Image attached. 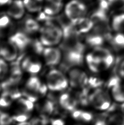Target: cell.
<instances>
[{"mask_svg": "<svg viewBox=\"0 0 124 125\" xmlns=\"http://www.w3.org/2000/svg\"><path fill=\"white\" fill-rule=\"evenodd\" d=\"M47 22L41 30V42L44 46L56 45L63 37L62 30L49 21Z\"/></svg>", "mask_w": 124, "mask_h": 125, "instance_id": "obj_1", "label": "cell"}, {"mask_svg": "<svg viewBox=\"0 0 124 125\" xmlns=\"http://www.w3.org/2000/svg\"><path fill=\"white\" fill-rule=\"evenodd\" d=\"M86 7L84 4L77 0L69 2L65 8V13L67 17L74 25H76L78 21L86 13Z\"/></svg>", "mask_w": 124, "mask_h": 125, "instance_id": "obj_2", "label": "cell"}, {"mask_svg": "<svg viewBox=\"0 0 124 125\" xmlns=\"http://www.w3.org/2000/svg\"><path fill=\"white\" fill-rule=\"evenodd\" d=\"M49 89L53 91H61L67 87L68 81L61 71L52 70L46 77Z\"/></svg>", "mask_w": 124, "mask_h": 125, "instance_id": "obj_3", "label": "cell"}, {"mask_svg": "<svg viewBox=\"0 0 124 125\" xmlns=\"http://www.w3.org/2000/svg\"><path fill=\"white\" fill-rule=\"evenodd\" d=\"M90 101L95 108L99 110H105L110 106V99L107 92L98 90L90 96Z\"/></svg>", "mask_w": 124, "mask_h": 125, "instance_id": "obj_4", "label": "cell"}, {"mask_svg": "<svg viewBox=\"0 0 124 125\" xmlns=\"http://www.w3.org/2000/svg\"><path fill=\"white\" fill-rule=\"evenodd\" d=\"M68 76L70 83L72 87H83L88 83L87 75L80 69H72L69 71Z\"/></svg>", "mask_w": 124, "mask_h": 125, "instance_id": "obj_5", "label": "cell"}, {"mask_svg": "<svg viewBox=\"0 0 124 125\" xmlns=\"http://www.w3.org/2000/svg\"><path fill=\"white\" fill-rule=\"evenodd\" d=\"M64 52V62L66 66H74L81 65L83 62V51L68 50Z\"/></svg>", "mask_w": 124, "mask_h": 125, "instance_id": "obj_6", "label": "cell"}, {"mask_svg": "<svg viewBox=\"0 0 124 125\" xmlns=\"http://www.w3.org/2000/svg\"><path fill=\"white\" fill-rule=\"evenodd\" d=\"M18 48L15 44L9 41L0 46V56L6 61L12 62L17 58Z\"/></svg>", "mask_w": 124, "mask_h": 125, "instance_id": "obj_7", "label": "cell"}, {"mask_svg": "<svg viewBox=\"0 0 124 125\" xmlns=\"http://www.w3.org/2000/svg\"><path fill=\"white\" fill-rule=\"evenodd\" d=\"M43 53L44 59L48 65H56L60 62L61 54L60 51L59 49L46 48L44 49Z\"/></svg>", "mask_w": 124, "mask_h": 125, "instance_id": "obj_8", "label": "cell"}, {"mask_svg": "<svg viewBox=\"0 0 124 125\" xmlns=\"http://www.w3.org/2000/svg\"><path fill=\"white\" fill-rule=\"evenodd\" d=\"M9 41L12 42L20 50H24L31 43V40L23 32H17L9 38Z\"/></svg>", "mask_w": 124, "mask_h": 125, "instance_id": "obj_9", "label": "cell"}, {"mask_svg": "<svg viewBox=\"0 0 124 125\" xmlns=\"http://www.w3.org/2000/svg\"><path fill=\"white\" fill-rule=\"evenodd\" d=\"M24 12L25 6L24 2L21 0H15L10 6L8 13L10 17L15 19H20L23 16Z\"/></svg>", "mask_w": 124, "mask_h": 125, "instance_id": "obj_10", "label": "cell"}, {"mask_svg": "<svg viewBox=\"0 0 124 125\" xmlns=\"http://www.w3.org/2000/svg\"><path fill=\"white\" fill-rule=\"evenodd\" d=\"M59 103L61 106L64 109L72 111L76 108L77 101L74 98L71 97L68 94L64 93L60 97Z\"/></svg>", "mask_w": 124, "mask_h": 125, "instance_id": "obj_11", "label": "cell"}, {"mask_svg": "<svg viewBox=\"0 0 124 125\" xmlns=\"http://www.w3.org/2000/svg\"><path fill=\"white\" fill-rule=\"evenodd\" d=\"M77 29L80 33H86L92 29L94 23L91 19L82 18L78 21Z\"/></svg>", "mask_w": 124, "mask_h": 125, "instance_id": "obj_12", "label": "cell"}, {"mask_svg": "<svg viewBox=\"0 0 124 125\" xmlns=\"http://www.w3.org/2000/svg\"><path fill=\"white\" fill-rule=\"evenodd\" d=\"M105 39V38L102 36L92 32L86 37V41L90 46L96 47L102 45Z\"/></svg>", "mask_w": 124, "mask_h": 125, "instance_id": "obj_13", "label": "cell"}, {"mask_svg": "<svg viewBox=\"0 0 124 125\" xmlns=\"http://www.w3.org/2000/svg\"><path fill=\"white\" fill-rule=\"evenodd\" d=\"M62 4L61 3V2L53 0L44 8L45 14L48 15H53L56 14L60 11L61 9L62 8Z\"/></svg>", "mask_w": 124, "mask_h": 125, "instance_id": "obj_14", "label": "cell"}, {"mask_svg": "<svg viewBox=\"0 0 124 125\" xmlns=\"http://www.w3.org/2000/svg\"><path fill=\"white\" fill-rule=\"evenodd\" d=\"M43 0H24V4L27 10L31 12H36L41 10Z\"/></svg>", "mask_w": 124, "mask_h": 125, "instance_id": "obj_15", "label": "cell"}, {"mask_svg": "<svg viewBox=\"0 0 124 125\" xmlns=\"http://www.w3.org/2000/svg\"><path fill=\"white\" fill-rule=\"evenodd\" d=\"M42 84L38 78L34 76L28 80L26 82V86L28 90L35 93H38Z\"/></svg>", "mask_w": 124, "mask_h": 125, "instance_id": "obj_16", "label": "cell"}, {"mask_svg": "<svg viewBox=\"0 0 124 125\" xmlns=\"http://www.w3.org/2000/svg\"><path fill=\"white\" fill-rule=\"evenodd\" d=\"M112 94L115 100L118 102H124V87L120 84L112 88Z\"/></svg>", "mask_w": 124, "mask_h": 125, "instance_id": "obj_17", "label": "cell"}, {"mask_svg": "<svg viewBox=\"0 0 124 125\" xmlns=\"http://www.w3.org/2000/svg\"><path fill=\"white\" fill-rule=\"evenodd\" d=\"M112 27L115 31H120L124 29V13L114 17L112 21Z\"/></svg>", "mask_w": 124, "mask_h": 125, "instance_id": "obj_18", "label": "cell"}, {"mask_svg": "<svg viewBox=\"0 0 124 125\" xmlns=\"http://www.w3.org/2000/svg\"><path fill=\"white\" fill-rule=\"evenodd\" d=\"M39 25L37 21L32 19H28L25 21V29L27 32L32 33L39 29Z\"/></svg>", "mask_w": 124, "mask_h": 125, "instance_id": "obj_19", "label": "cell"}, {"mask_svg": "<svg viewBox=\"0 0 124 125\" xmlns=\"http://www.w3.org/2000/svg\"><path fill=\"white\" fill-rule=\"evenodd\" d=\"M109 122L113 125H124V114L117 113L109 118Z\"/></svg>", "mask_w": 124, "mask_h": 125, "instance_id": "obj_20", "label": "cell"}, {"mask_svg": "<svg viewBox=\"0 0 124 125\" xmlns=\"http://www.w3.org/2000/svg\"><path fill=\"white\" fill-rule=\"evenodd\" d=\"M42 65L40 62H34L31 61L26 68V71L32 74H35L40 71Z\"/></svg>", "mask_w": 124, "mask_h": 125, "instance_id": "obj_21", "label": "cell"}, {"mask_svg": "<svg viewBox=\"0 0 124 125\" xmlns=\"http://www.w3.org/2000/svg\"><path fill=\"white\" fill-rule=\"evenodd\" d=\"M18 103L20 106H21L22 108L25 111H31L34 109V103L28 99L21 98L18 101Z\"/></svg>", "mask_w": 124, "mask_h": 125, "instance_id": "obj_22", "label": "cell"}, {"mask_svg": "<svg viewBox=\"0 0 124 125\" xmlns=\"http://www.w3.org/2000/svg\"><path fill=\"white\" fill-rule=\"evenodd\" d=\"M54 104L50 100H46L42 107V111L46 115L52 114L54 110Z\"/></svg>", "mask_w": 124, "mask_h": 125, "instance_id": "obj_23", "label": "cell"}, {"mask_svg": "<svg viewBox=\"0 0 124 125\" xmlns=\"http://www.w3.org/2000/svg\"><path fill=\"white\" fill-rule=\"evenodd\" d=\"M112 42L114 45L117 47L124 48V35L118 33L113 39Z\"/></svg>", "mask_w": 124, "mask_h": 125, "instance_id": "obj_24", "label": "cell"}, {"mask_svg": "<svg viewBox=\"0 0 124 125\" xmlns=\"http://www.w3.org/2000/svg\"><path fill=\"white\" fill-rule=\"evenodd\" d=\"M12 99L6 92H4L2 94L0 97V106L1 107H7L10 105V99Z\"/></svg>", "mask_w": 124, "mask_h": 125, "instance_id": "obj_25", "label": "cell"}, {"mask_svg": "<svg viewBox=\"0 0 124 125\" xmlns=\"http://www.w3.org/2000/svg\"><path fill=\"white\" fill-rule=\"evenodd\" d=\"M13 120V117L7 114L0 112V125H10Z\"/></svg>", "mask_w": 124, "mask_h": 125, "instance_id": "obj_26", "label": "cell"}, {"mask_svg": "<svg viewBox=\"0 0 124 125\" xmlns=\"http://www.w3.org/2000/svg\"><path fill=\"white\" fill-rule=\"evenodd\" d=\"M113 62L114 57L113 56L111 53H110L109 55H108L102 61V65L105 69H107L112 65Z\"/></svg>", "mask_w": 124, "mask_h": 125, "instance_id": "obj_27", "label": "cell"}, {"mask_svg": "<svg viewBox=\"0 0 124 125\" xmlns=\"http://www.w3.org/2000/svg\"><path fill=\"white\" fill-rule=\"evenodd\" d=\"M10 23V19L7 16H3L0 18V33L3 29L7 27Z\"/></svg>", "mask_w": 124, "mask_h": 125, "instance_id": "obj_28", "label": "cell"}, {"mask_svg": "<svg viewBox=\"0 0 124 125\" xmlns=\"http://www.w3.org/2000/svg\"><path fill=\"white\" fill-rule=\"evenodd\" d=\"M28 118H29V115L26 114H20L14 116L13 117V119L15 120V121L19 122H23L27 121Z\"/></svg>", "mask_w": 124, "mask_h": 125, "instance_id": "obj_29", "label": "cell"}, {"mask_svg": "<svg viewBox=\"0 0 124 125\" xmlns=\"http://www.w3.org/2000/svg\"><path fill=\"white\" fill-rule=\"evenodd\" d=\"M88 83L92 87H97L101 86L102 83V81L96 77H91L89 79Z\"/></svg>", "mask_w": 124, "mask_h": 125, "instance_id": "obj_30", "label": "cell"}, {"mask_svg": "<svg viewBox=\"0 0 124 125\" xmlns=\"http://www.w3.org/2000/svg\"><path fill=\"white\" fill-rule=\"evenodd\" d=\"M92 117V115L91 113L81 111L79 120H82V121H84L85 122H89L90 121H91Z\"/></svg>", "mask_w": 124, "mask_h": 125, "instance_id": "obj_31", "label": "cell"}, {"mask_svg": "<svg viewBox=\"0 0 124 125\" xmlns=\"http://www.w3.org/2000/svg\"><path fill=\"white\" fill-rule=\"evenodd\" d=\"M120 79H119L118 77H113L109 80V82H108V87L112 88L113 87L118 85L119 84H120Z\"/></svg>", "mask_w": 124, "mask_h": 125, "instance_id": "obj_32", "label": "cell"}, {"mask_svg": "<svg viewBox=\"0 0 124 125\" xmlns=\"http://www.w3.org/2000/svg\"><path fill=\"white\" fill-rule=\"evenodd\" d=\"M0 68L3 71V72L6 74L8 71V66L7 64L6 63L5 60L2 58H0Z\"/></svg>", "mask_w": 124, "mask_h": 125, "instance_id": "obj_33", "label": "cell"}, {"mask_svg": "<svg viewBox=\"0 0 124 125\" xmlns=\"http://www.w3.org/2000/svg\"><path fill=\"white\" fill-rule=\"evenodd\" d=\"M110 4H114L120 8L124 7V0H108Z\"/></svg>", "mask_w": 124, "mask_h": 125, "instance_id": "obj_34", "label": "cell"}, {"mask_svg": "<svg viewBox=\"0 0 124 125\" xmlns=\"http://www.w3.org/2000/svg\"><path fill=\"white\" fill-rule=\"evenodd\" d=\"M81 113V110H75L72 113V117L76 120H79Z\"/></svg>", "mask_w": 124, "mask_h": 125, "instance_id": "obj_35", "label": "cell"}, {"mask_svg": "<svg viewBox=\"0 0 124 125\" xmlns=\"http://www.w3.org/2000/svg\"><path fill=\"white\" fill-rule=\"evenodd\" d=\"M64 122L61 119L53 120L52 121V125H64Z\"/></svg>", "mask_w": 124, "mask_h": 125, "instance_id": "obj_36", "label": "cell"}, {"mask_svg": "<svg viewBox=\"0 0 124 125\" xmlns=\"http://www.w3.org/2000/svg\"><path fill=\"white\" fill-rule=\"evenodd\" d=\"M95 125H107L105 121L103 120H98L97 121Z\"/></svg>", "mask_w": 124, "mask_h": 125, "instance_id": "obj_37", "label": "cell"}, {"mask_svg": "<svg viewBox=\"0 0 124 125\" xmlns=\"http://www.w3.org/2000/svg\"><path fill=\"white\" fill-rule=\"evenodd\" d=\"M10 0H0V5H3L6 3H8L10 2Z\"/></svg>", "mask_w": 124, "mask_h": 125, "instance_id": "obj_38", "label": "cell"}, {"mask_svg": "<svg viewBox=\"0 0 124 125\" xmlns=\"http://www.w3.org/2000/svg\"><path fill=\"white\" fill-rule=\"evenodd\" d=\"M5 73L3 72V71H2L1 70V69L0 68V79H3V78L5 76Z\"/></svg>", "mask_w": 124, "mask_h": 125, "instance_id": "obj_39", "label": "cell"}, {"mask_svg": "<svg viewBox=\"0 0 124 125\" xmlns=\"http://www.w3.org/2000/svg\"><path fill=\"white\" fill-rule=\"evenodd\" d=\"M121 111H122L123 114H124V102L123 103V104L121 105Z\"/></svg>", "mask_w": 124, "mask_h": 125, "instance_id": "obj_40", "label": "cell"}, {"mask_svg": "<svg viewBox=\"0 0 124 125\" xmlns=\"http://www.w3.org/2000/svg\"><path fill=\"white\" fill-rule=\"evenodd\" d=\"M121 67H123V68H124V62H123V64H122V66H121Z\"/></svg>", "mask_w": 124, "mask_h": 125, "instance_id": "obj_41", "label": "cell"}]
</instances>
